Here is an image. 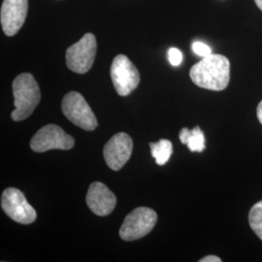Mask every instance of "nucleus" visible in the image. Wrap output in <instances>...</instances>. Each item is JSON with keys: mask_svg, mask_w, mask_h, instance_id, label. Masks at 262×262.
Masks as SVG:
<instances>
[{"mask_svg": "<svg viewBox=\"0 0 262 262\" xmlns=\"http://www.w3.org/2000/svg\"><path fill=\"white\" fill-rule=\"evenodd\" d=\"M189 76L199 88L224 91L230 80V62L226 56L211 54L191 67Z\"/></svg>", "mask_w": 262, "mask_h": 262, "instance_id": "1", "label": "nucleus"}, {"mask_svg": "<svg viewBox=\"0 0 262 262\" xmlns=\"http://www.w3.org/2000/svg\"><path fill=\"white\" fill-rule=\"evenodd\" d=\"M13 94L15 110L11 114V118L15 122L28 119L41 100L39 85L30 73H23L16 77L13 82Z\"/></svg>", "mask_w": 262, "mask_h": 262, "instance_id": "2", "label": "nucleus"}, {"mask_svg": "<svg viewBox=\"0 0 262 262\" xmlns=\"http://www.w3.org/2000/svg\"><path fill=\"white\" fill-rule=\"evenodd\" d=\"M61 110L66 118L86 131H93L97 127V119L84 96L77 92H70L64 95L61 102Z\"/></svg>", "mask_w": 262, "mask_h": 262, "instance_id": "3", "label": "nucleus"}, {"mask_svg": "<svg viewBox=\"0 0 262 262\" xmlns=\"http://www.w3.org/2000/svg\"><path fill=\"white\" fill-rule=\"evenodd\" d=\"M158 221L157 213L147 207H138L125 216L120 228L123 241L138 240L149 234Z\"/></svg>", "mask_w": 262, "mask_h": 262, "instance_id": "4", "label": "nucleus"}, {"mask_svg": "<svg viewBox=\"0 0 262 262\" xmlns=\"http://www.w3.org/2000/svg\"><path fill=\"white\" fill-rule=\"evenodd\" d=\"M96 51V38L93 33H85L77 43L67 49V67L78 74L86 73L94 64Z\"/></svg>", "mask_w": 262, "mask_h": 262, "instance_id": "5", "label": "nucleus"}, {"mask_svg": "<svg viewBox=\"0 0 262 262\" xmlns=\"http://www.w3.org/2000/svg\"><path fill=\"white\" fill-rule=\"evenodd\" d=\"M74 145V138L56 124L43 126L30 141V148L35 152H45L50 150H71Z\"/></svg>", "mask_w": 262, "mask_h": 262, "instance_id": "6", "label": "nucleus"}, {"mask_svg": "<svg viewBox=\"0 0 262 262\" xmlns=\"http://www.w3.org/2000/svg\"><path fill=\"white\" fill-rule=\"evenodd\" d=\"M1 208L13 221L20 225H30L35 222L37 214L25 196L15 187L6 188L1 196Z\"/></svg>", "mask_w": 262, "mask_h": 262, "instance_id": "7", "label": "nucleus"}, {"mask_svg": "<svg viewBox=\"0 0 262 262\" xmlns=\"http://www.w3.org/2000/svg\"><path fill=\"white\" fill-rule=\"evenodd\" d=\"M111 79L118 94L127 96L138 86L140 74L127 56L118 55L111 66Z\"/></svg>", "mask_w": 262, "mask_h": 262, "instance_id": "8", "label": "nucleus"}, {"mask_svg": "<svg viewBox=\"0 0 262 262\" xmlns=\"http://www.w3.org/2000/svg\"><path fill=\"white\" fill-rule=\"evenodd\" d=\"M133 150V141L124 132L115 134L104 146L105 162L114 171H119L129 160Z\"/></svg>", "mask_w": 262, "mask_h": 262, "instance_id": "9", "label": "nucleus"}, {"mask_svg": "<svg viewBox=\"0 0 262 262\" xmlns=\"http://www.w3.org/2000/svg\"><path fill=\"white\" fill-rule=\"evenodd\" d=\"M28 0H3L0 20L1 27L7 36L18 33L27 19Z\"/></svg>", "mask_w": 262, "mask_h": 262, "instance_id": "10", "label": "nucleus"}, {"mask_svg": "<svg viewBox=\"0 0 262 262\" xmlns=\"http://www.w3.org/2000/svg\"><path fill=\"white\" fill-rule=\"evenodd\" d=\"M85 201L91 211L99 216L110 215L117 204L115 194L100 182H94L90 186Z\"/></svg>", "mask_w": 262, "mask_h": 262, "instance_id": "11", "label": "nucleus"}, {"mask_svg": "<svg viewBox=\"0 0 262 262\" xmlns=\"http://www.w3.org/2000/svg\"><path fill=\"white\" fill-rule=\"evenodd\" d=\"M179 138L183 144L187 145L190 151L201 152L205 150V136L203 131L198 126L191 130L188 128H183L180 131Z\"/></svg>", "mask_w": 262, "mask_h": 262, "instance_id": "12", "label": "nucleus"}, {"mask_svg": "<svg viewBox=\"0 0 262 262\" xmlns=\"http://www.w3.org/2000/svg\"><path fill=\"white\" fill-rule=\"evenodd\" d=\"M150 152L157 164L164 165L168 162L173 152L172 143L167 139H161L158 143H150Z\"/></svg>", "mask_w": 262, "mask_h": 262, "instance_id": "13", "label": "nucleus"}, {"mask_svg": "<svg viewBox=\"0 0 262 262\" xmlns=\"http://www.w3.org/2000/svg\"><path fill=\"white\" fill-rule=\"evenodd\" d=\"M249 223L253 232L262 240V201L253 205L249 213Z\"/></svg>", "mask_w": 262, "mask_h": 262, "instance_id": "14", "label": "nucleus"}, {"mask_svg": "<svg viewBox=\"0 0 262 262\" xmlns=\"http://www.w3.org/2000/svg\"><path fill=\"white\" fill-rule=\"evenodd\" d=\"M191 49L193 51V53L197 55V56H202V57H206V56H210L212 54V50L211 48L206 45L203 42L200 41H195L192 43Z\"/></svg>", "mask_w": 262, "mask_h": 262, "instance_id": "15", "label": "nucleus"}, {"mask_svg": "<svg viewBox=\"0 0 262 262\" xmlns=\"http://www.w3.org/2000/svg\"><path fill=\"white\" fill-rule=\"evenodd\" d=\"M168 60L171 66H180L183 61L182 52L177 48H170L168 51Z\"/></svg>", "mask_w": 262, "mask_h": 262, "instance_id": "16", "label": "nucleus"}, {"mask_svg": "<svg viewBox=\"0 0 262 262\" xmlns=\"http://www.w3.org/2000/svg\"><path fill=\"white\" fill-rule=\"evenodd\" d=\"M222 261V259L220 258V257H217V256H215V255H208V256H205L204 258H202V259H200V262H221Z\"/></svg>", "mask_w": 262, "mask_h": 262, "instance_id": "17", "label": "nucleus"}, {"mask_svg": "<svg viewBox=\"0 0 262 262\" xmlns=\"http://www.w3.org/2000/svg\"><path fill=\"white\" fill-rule=\"evenodd\" d=\"M256 115H257V119L262 124V100L258 104L257 109H256Z\"/></svg>", "mask_w": 262, "mask_h": 262, "instance_id": "18", "label": "nucleus"}, {"mask_svg": "<svg viewBox=\"0 0 262 262\" xmlns=\"http://www.w3.org/2000/svg\"><path fill=\"white\" fill-rule=\"evenodd\" d=\"M254 2H255L256 6L259 8V10L262 11V0H254Z\"/></svg>", "mask_w": 262, "mask_h": 262, "instance_id": "19", "label": "nucleus"}]
</instances>
